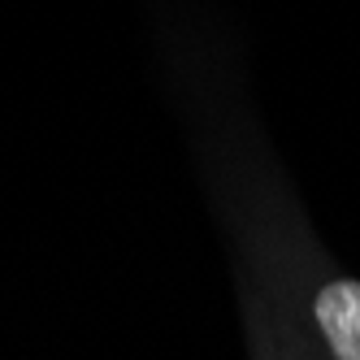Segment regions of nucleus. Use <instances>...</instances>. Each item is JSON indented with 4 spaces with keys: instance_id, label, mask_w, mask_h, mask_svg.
<instances>
[{
    "instance_id": "obj_1",
    "label": "nucleus",
    "mask_w": 360,
    "mask_h": 360,
    "mask_svg": "<svg viewBox=\"0 0 360 360\" xmlns=\"http://www.w3.org/2000/svg\"><path fill=\"white\" fill-rule=\"evenodd\" d=\"M313 313L334 360H360V282H326L313 300Z\"/></svg>"
}]
</instances>
